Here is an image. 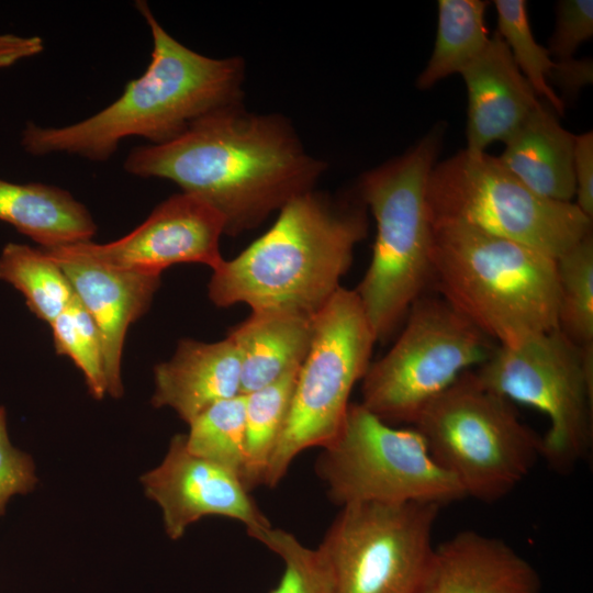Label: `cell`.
<instances>
[{
  "mask_svg": "<svg viewBox=\"0 0 593 593\" xmlns=\"http://www.w3.org/2000/svg\"><path fill=\"white\" fill-rule=\"evenodd\" d=\"M323 168L284 121L250 115L237 105L198 119L167 143L135 147L124 161L128 174L170 180L210 204L228 235L256 227L310 191Z\"/></svg>",
  "mask_w": 593,
  "mask_h": 593,
  "instance_id": "obj_1",
  "label": "cell"
},
{
  "mask_svg": "<svg viewBox=\"0 0 593 593\" xmlns=\"http://www.w3.org/2000/svg\"><path fill=\"white\" fill-rule=\"evenodd\" d=\"M135 5L153 38L147 69L127 82L119 99L88 119L60 127L27 122L21 137L26 153L104 161L124 138L139 136L153 145L164 144L198 119L237 105L244 75L239 58L215 59L188 48L167 33L145 1Z\"/></svg>",
  "mask_w": 593,
  "mask_h": 593,
  "instance_id": "obj_2",
  "label": "cell"
},
{
  "mask_svg": "<svg viewBox=\"0 0 593 593\" xmlns=\"http://www.w3.org/2000/svg\"><path fill=\"white\" fill-rule=\"evenodd\" d=\"M367 228L363 209L301 193L264 235L213 270L209 299L220 307L245 303L314 317L340 288Z\"/></svg>",
  "mask_w": 593,
  "mask_h": 593,
  "instance_id": "obj_3",
  "label": "cell"
},
{
  "mask_svg": "<svg viewBox=\"0 0 593 593\" xmlns=\"http://www.w3.org/2000/svg\"><path fill=\"white\" fill-rule=\"evenodd\" d=\"M432 226L430 280L485 336L510 346L558 327L556 258L470 226Z\"/></svg>",
  "mask_w": 593,
  "mask_h": 593,
  "instance_id": "obj_4",
  "label": "cell"
},
{
  "mask_svg": "<svg viewBox=\"0 0 593 593\" xmlns=\"http://www.w3.org/2000/svg\"><path fill=\"white\" fill-rule=\"evenodd\" d=\"M443 131L434 127L405 154L360 180V197L377 233L370 265L355 291L377 340L391 334L430 281L433 226L426 189Z\"/></svg>",
  "mask_w": 593,
  "mask_h": 593,
  "instance_id": "obj_5",
  "label": "cell"
},
{
  "mask_svg": "<svg viewBox=\"0 0 593 593\" xmlns=\"http://www.w3.org/2000/svg\"><path fill=\"white\" fill-rule=\"evenodd\" d=\"M413 426L465 496L480 502L507 496L541 459V437L472 370L430 401Z\"/></svg>",
  "mask_w": 593,
  "mask_h": 593,
  "instance_id": "obj_6",
  "label": "cell"
},
{
  "mask_svg": "<svg viewBox=\"0 0 593 593\" xmlns=\"http://www.w3.org/2000/svg\"><path fill=\"white\" fill-rule=\"evenodd\" d=\"M426 201L432 225L470 226L553 258L592 232L573 202L538 195L485 152L463 149L436 163Z\"/></svg>",
  "mask_w": 593,
  "mask_h": 593,
  "instance_id": "obj_7",
  "label": "cell"
},
{
  "mask_svg": "<svg viewBox=\"0 0 593 593\" xmlns=\"http://www.w3.org/2000/svg\"><path fill=\"white\" fill-rule=\"evenodd\" d=\"M474 373L497 395L547 416L541 459L552 470L570 473L588 458L593 439V345L580 346L557 327L500 345Z\"/></svg>",
  "mask_w": 593,
  "mask_h": 593,
  "instance_id": "obj_8",
  "label": "cell"
},
{
  "mask_svg": "<svg viewBox=\"0 0 593 593\" xmlns=\"http://www.w3.org/2000/svg\"><path fill=\"white\" fill-rule=\"evenodd\" d=\"M376 342L356 291L340 287L313 318L312 343L264 484L277 486L296 456L324 448L338 436L350 393L371 363Z\"/></svg>",
  "mask_w": 593,
  "mask_h": 593,
  "instance_id": "obj_9",
  "label": "cell"
},
{
  "mask_svg": "<svg viewBox=\"0 0 593 593\" xmlns=\"http://www.w3.org/2000/svg\"><path fill=\"white\" fill-rule=\"evenodd\" d=\"M315 470L340 507L411 502L443 507L466 497L415 427H392L360 403H350L342 430L323 448Z\"/></svg>",
  "mask_w": 593,
  "mask_h": 593,
  "instance_id": "obj_10",
  "label": "cell"
},
{
  "mask_svg": "<svg viewBox=\"0 0 593 593\" xmlns=\"http://www.w3.org/2000/svg\"><path fill=\"white\" fill-rule=\"evenodd\" d=\"M489 339L441 296L421 295L394 345L369 365L360 404L389 424H413L430 401L490 357Z\"/></svg>",
  "mask_w": 593,
  "mask_h": 593,
  "instance_id": "obj_11",
  "label": "cell"
},
{
  "mask_svg": "<svg viewBox=\"0 0 593 593\" xmlns=\"http://www.w3.org/2000/svg\"><path fill=\"white\" fill-rule=\"evenodd\" d=\"M440 508L421 502L342 506L317 547L334 593H419Z\"/></svg>",
  "mask_w": 593,
  "mask_h": 593,
  "instance_id": "obj_12",
  "label": "cell"
},
{
  "mask_svg": "<svg viewBox=\"0 0 593 593\" xmlns=\"http://www.w3.org/2000/svg\"><path fill=\"white\" fill-rule=\"evenodd\" d=\"M222 234L223 216L201 199L182 192L163 201L139 226L114 242L89 240L58 248L134 272L160 275L172 265L193 262L214 270L224 260Z\"/></svg>",
  "mask_w": 593,
  "mask_h": 593,
  "instance_id": "obj_13",
  "label": "cell"
},
{
  "mask_svg": "<svg viewBox=\"0 0 593 593\" xmlns=\"http://www.w3.org/2000/svg\"><path fill=\"white\" fill-rule=\"evenodd\" d=\"M145 495L157 503L164 527L172 540L205 516L242 523L247 533L271 524L256 505L239 477L191 454L186 435H175L163 461L141 477Z\"/></svg>",
  "mask_w": 593,
  "mask_h": 593,
  "instance_id": "obj_14",
  "label": "cell"
},
{
  "mask_svg": "<svg viewBox=\"0 0 593 593\" xmlns=\"http://www.w3.org/2000/svg\"><path fill=\"white\" fill-rule=\"evenodd\" d=\"M44 250L61 268L98 327L108 394L122 396L121 360L125 336L128 327L150 306L160 275L112 268L61 248Z\"/></svg>",
  "mask_w": 593,
  "mask_h": 593,
  "instance_id": "obj_15",
  "label": "cell"
},
{
  "mask_svg": "<svg viewBox=\"0 0 593 593\" xmlns=\"http://www.w3.org/2000/svg\"><path fill=\"white\" fill-rule=\"evenodd\" d=\"M419 593H541V580L508 542L468 529L435 546Z\"/></svg>",
  "mask_w": 593,
  "mask_h": 593,
  "instance_id": "obj_16",
  "label": "cell"
},
{
  "mask_svg": "<svg viewBox=\"0 0 593 593\" xmlns=\"http://www.w3.org/2000/svg\"><path fill=\"white\" fill-rule=\"evenodd\" d=\"M460 75L468 92L469 152L482 153L494 142H505L540 103L496 32Z\"/></svg>",
  "mask_w": 593,
  "mask_h": 593,
  "instance_id": "obj_17",
  "label": "cell"
},
{
  "mask_svg": "<svg viewBox=\"0 0 593 593\" xmlns=\"http://www.w3.org/2000/svg\"><path fill=\"white\" fill-rule=\"evenodd\" d=\"M152 404L170 407L189 424L208 407L240 393V361L226 337L214 343L181 339L172 357L154 369Z\"/></svg>",
  "mask_w": 593,
  "mask_h": 593,
  "instance_id": "obj_18",
  "label": "cell"
},
{
  "mask_svg": "<svg viewBox=\"0 0 593 593\" xmlns=\"http://www.w3.org/2000/svg\"><path fill=\"white\" fill-rule=\"evenodd\" d=\"M574 141L575 135L560 125L556 112L540 102L505 139L499 159L538 195L572 202Z\"/></svg>",
  "mask_w": 593,
  "mask_h": 593,
  "instance_id": "obj_19",
  "label": "cell"
},
{
  "mask_svg": "<svg viewBox=\"0 0 593 593\" xmlns=\"http://www.w3.org/2000/svg\"><path fill=\"white\" fill-rule=\"evenodd\" d=\"M313 318L284 311H251L228 332L239 356L242 394L302 365L312 343Z\"/></svg>",
  "mask_w": 593,
  "mask_h": 593,
  "instance_id": "obj_20",
  "label": "cell"
},
{
  "mask_svg": "<svg viewBox=\"0 0 593 593\" xmlns=\"http://www.w3.org/2000/svg\"><path fill=\"white\" fill-rule=\"evenodd\" d=\"M0 220L54 249L91 240L97 225L88 209L67 190L41 182L0 179Z\"/></svg>",
  "mask_w": 593,
  "mask_h": 593,
  "instance_id": "obj_21",
  "label": "cell"
},
{
  "mask_svg": "<svg viewBox=\"0 0 593 593\" xmlns=\"http://www.w3.org/2000/svg\"><path fill=\"white\" fill-rule=\"evenodd\" d=\"M482 0H439L437 33L430 58L416 86L429 89L439 80L460 74L489 43Z\"/></svg>",
  "mask_w": 593,
  "mask_h": 593,
  "instance_id": "obj_22",
  "label": "cell"
},
{
  "mask_svg": "<svg viewBox=\"0 0 593 593\" xmlns=\"http://www.w3.org/2000/svg\"><path fill=\"white\" fill-rule=\"evenodd\" d=\"M0 279L18 289L32 313L47 324L75 298L68 278L43 248L7 244L0 255Z\"/></svg>",
  "mask_w": 593,
  "mask_h": 593,
  "instance_id": "obj_23",
  "label": "cell"
},
{
  "mask_svg": "<svg viewBox=\"0 0 593 593\" xmlns=\"http://www.w3.org/2000/svg\"><path fill=\"white\" fill-rule=\"evenodd\" d=\"M300 367L260 389L244 394V483L248 490L264 484L268 463L286 424Z\"/></svg>",
  "mask_w": 593,
  "mask_h": 593,
  "instance_id": "obj_24",
  "label": "cell"
},
{
  "mask_svg": "<svg viewBox=\"0 0 593 593\" xmlns=\"http://www.w3.org/2000/svg\"><path fill=\"white\" fill-rule=\"evenodd\" d=\"M188 425L189 433L186 435L188 450L225 468L244 482L246 463L244 394L214 403Z\"/></svg>",
  "mask_w": 593,
  "mask_h": 593,
  "instance_id": "obj_25",
  "label": "cell"
},
{
  "mask_svg": "<svg viewBox=\"0 0 593 593\" xmlns=\"http://www.w3.org/2000/svg\"><path fill=\"white\" fill-rule=\"evenodd\" d=\"M558 328L580 346L593 345V234L556 258Z\"/></svg>",
  "mask_w": 593,
  "mask_h": 593,
  "instance_id": "obj_26",
  "label": "cell"
},
{
  "mask_svg": "<svg viewBox=\"0 0 593 593\" xmlns=\"http://www.w3.org/2000/svg\"><path fill=\"white\" fill-rule=\"evenodd\" d=\"M496 33L506 44L516 66L530 83L538 98H544L558 115H563L564 103L548 79L557 61L549 51L537 43L530 27L525 0H495Z\"/></svg>",
  "mask_w": 593,
  "mask_h": 593,
  "instance_id": "obj_27",
  "label": "cell"
},
{
  "mask_svg": "<svg viewBox=\"0 0 593 593\" xmlns=\"http://www.w3.org/2000/svg\"><path fill=\"white\" fill-rule=\"evenodd\" d=\"M49 325L56 353L69 357L80 369L94 399H103L108 387L101 337L94 321L76 294L67 309Z\"/></svg>",
  "mask_w": 593,
  "mask_h": 593,
  "instance_id": "obj_28",
  "label": "cell"
},
{
  "mask_svg": "<svg viewBox=\"0 0 593 593\" xmlns=\"http://www.w3.org/2000/svg\"><path fill=\"white\" fill-rule=\"evenodd\" d=\"M248 535L283 562L279 583L269 593H334L329 568L318 548L306 547L293 534L272 526Z\"/></svg>",
  "mask_w": 593,
  "mask_h": 593,
  "instance_id": "obj_29",
  "label": "cell"
},
{
  "mask_svg": "<svg viewBox=\"0 0 593 593\" xmlns=\"http://www.w3.org/2000/svg\"><path fill=\"white\" fill-rule=\"evenodd\" d=\"M593 35V1L562 0L556 7L555 30L547 48L555 61L573 59L578 47Z\"/></svg>",
  "mask_w": 593,
  "mask_h": 593,
  "instance_id": "obj_30",
  "label": "cell"
},
{
  "mask_svg": "<svg viewBox=\"0 0 593 593\" xmlns=\"http://www.w3.org/2000/svg\"><path fill=\"white\" fill-rule=\"evenodd\" d=\"M36 483L34 462L30 455L11 444L7 412L0 406V515L13 495L31 492Z\"/></svg>",
  "mask_w": 593,
  "mask_h": 593,
  "instance_id": "obj_31",
  "label": "cell"
},
{
  "mask_svg": "<svg viewBox=\"0 0 593 593\" xmlns=\"http://www.w3.org/2000/svg\"><path fill=\"white\" fill-rule=\"evenodd\" d=\"M573 171L575 181V202L578 209L593 217V133L575 135Z\"/></svg>",
  "mask_w": 593,
  "mask_h": 593,
  "instance_id": "obj_32",
  "label": "cell"
},
{
  "mask_svg": "<svg viewBox=\"0 0 593 593\" xmlns=\"http://www.w3.org/2000/svg\"><path fill=\"white\" fill-rule=\"evenodd\" d=\"M593 66L589 58L577 60L572 59L564 63L557 61V68L549 76V83L558 86L569 96L575 94L581 88L592 83Z\"/></svg>",
  "mask_w": 593,
  "mask_h": 593,
  "instance_id": "obj_33",
  "label": "cell"
},
{
  "mask_svg": "<svg viewBox=\"0 0 593 593\" xmlns=\"http://www.w3.org/2000/svg\"><path fill=\"white\" fill-rule=\"evenodd\" d=\"M44 49L40 36L0 35V69L11 67L22 59L33 57Z\"/></svg>",
  "mask_w": 593,
  "mask_h": 593,
  "instance_id": "obj_34",
  "label": "cell"
}]
</instances>
